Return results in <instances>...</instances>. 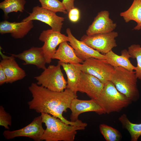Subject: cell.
<instances>
[{
	"mask_svg": "<svg viewBox=\"0 0 141 141\" xmlns=\"http://www.w3.org/2000/svg\"><path fill=\"white\" fill-rule=\"evenodd\" d=\"M28 88L32 97L27 102L30 109L39 113L50 114L68 125L85 127L87 126V123L80 120L69 121L63 116V112L70 108L72 100L78 97L71 90L66 89L62 92L53 91L33 83Z\"/></svg>",
	"mask_w": 141,
	"mask_h": 141,
	"instance_id": "1",
	"label": "cell"
},
{
	"mask_svg": "<svg viewBox=\"0 0 141 141\" xmlns=\"http://www.w3.org/2000/svg\"><path fill=\"white\" fill-rule=\"evenodd\" d=\"M44 130L42 139L45 141H73L77 131L84 130L85 127L68 124L60 119L50 114H41Z\"/></svg>",
	"mask_w": 141,
	"mask_h": 141,
	"instance_id": "2",
	"label": "cell"
},
{
	"mask_svg": "<svg viewBox=\"0 0 141 141\" xmlns=\"http://www.w3.org/2000/svg\"><path fill=\"white\" fill-rule=\"evenodd\" d=\"M95 100L107 114L113 112H119L132 102L119 92L110 81L104 84L101 94Z\"/></svg>",
	"mask_w": 141,
	"mask_h": 141,
	"instance_id": "3",
	"label": "cell"
},
{
	"mask_svg": "<svg viewBox=\"0 0 141 141\" xmlns=\"http://www.w3.org/2000/svg\"><path fill=\"white\" fill-rule=\"evenodd\" d=\"M137 79L135 71L117 67H114L110 81L119 92L132 102L136 101L139 97Z\"/></svg>",
	"mask_w": 141,
	"mask_h": 141,
	"instance_id": "4",
	"label": "cell"
},
{
	"mask_svg": "<svg viewBox=\"0 0 141 141\" xmlns=\"http://www.w3.org/2000/svg\"><path fill=\"white\" fill-rule=\"evenodd\" d=\"M60 62L56 66L50 65L40 75L34 77L37 84L52 91L61 92L66 88L67 82L61 69Z\"/></svg>",
	"mask_w": 141,
	"mask_h": 141,
	"instance_id": "5",
	"label": "cell"
},
{
	"mask_svg": "<svg viewBox=\"0 0 141 141\" xmlns=\"http://www.w3.org/2000/svg\"><path fill=\"white\" fill-rule=\"evenodd\" d=\"M78 65L81 71L91 75L105 84L110 81L114 67L105 59L89 58Z\"/></svg>",
	"mask_w": 141,
	"mask_h": 141,
	"instance_id": "6",
	"label": "cell"
},
{
	"mask_svg": "<svg viewBox=\"0 0 141 141\" xmlns=\"http://www.w3.org/2000/svg\"><path fill=\"white\" fill-rule=\"evenodd\" d=\"M118 36L117 32L113 31L108 33L84 35L80 40L105 55L117 46L115 38Z\"/></svg>",
	"mask_w": 141,
	"mask_h": 141,
	"instance_id": "7",
	"label": "cell"
},
{
	"mask_svg": "<svg viewBox=\"0 0 141 141\" xmlns=\"http://www.w3.org/2000/svg\"><path fill=\"white\" fill-rule=\"evenodd\" d=\"M39 39L44 42L42 48L46 63H50L51 62L57 46L63 42L69 41L67 36L51 29L43 31Z\"/></svg>",
	"mask_w": 141,
	"mask_h": 141,
	"instance_id": "8",
	"label": "cell"
},
{
	"mask_svg": "<svg viewBox=\"0 0 141 141\" xmlns=\"http://www.w3.org/2000/svg\"><path fill=\"white\" fill-rule=\"evenodd\" d=\"M41 115L35 117L32 122L26 126L20 129L10 131L5 130L3 134L7 140L15 138L24 137H28L35 141L42 140L45 129L42 126Z\"/></svg>",
	"mask_w": 141,
	"mask_h": 141,
	"instance_id": "9",
	"label": "cell"
},
{
	"mask_svg": "<svg viewBox=\"0 0 141 141\" xmlns=\"http://www.w3.org/2000/svg\"><path fill=\"white\" fill-rule=\"evenodd\" d=\"M29 14L21 21L38 20L48 25L53 31L61 32L64 18L57 16L55 13L37 6Z\"/></svg>",
	"mask_w": 141,
	"mask_h": 141,
	"instance_id": "10",
	"label": "cell"
},
{
	"mask_svg": "<svg viewBox=\"0 0 141 141\" xmlns=\"http://www.w3.org/2000/svg\"><path fill=\"white\" fill-rule=\"evenodd\" d=\"M104 84L96 77L81 71L77 86V91L85 93L91 99L99 96Z\"/></svg>",
	"mask_w": 141,
	"mask_h": 141,
	"instance_id": "11",
	"label": "cell"
},
{
	"mask_svg": "<svg viewBox=\"0 0 141 141\" xmlns=\"http://www.w3.org/2000/svg\"><path fill=\"white\" fill-rule=\"evenodd\" d=\"M69 109L71 111L70 119L72 122L78 120L79 115L85 112H94L99 115L106 113L95 100L92 99L83 100L75 98L72 101Z\"/></svg>",
	"mask_w": 141,
	"mask_h": 141,
	"instance_id": "12",
	"label": "cell"
},
{
	"mask_svg": "<svg viewBox=\"0 0 141 141\" xmlns=\"http://www.w3.org/2000/svg\"><path fill=\"white\" fill-rule=\"evenodd\" d=\"M109 14V12L106 10L98 12L87 30L86 34L91 35L113 31L117 25L110 18Z\"/></svg>",
	"mask_w": 141,
	"mask_h": 141,
	"instance_id": "13",
	"label": "cell"
},
{
	"mask_svg": "<svg viewBox=\"0 0 141 141\" xmlns=\"http://www.w3.org/2000/svg\"><path fill=\"white\" fill-rule=\"evenodd\" d=\"M66 32L68 38L69 44L74 49L77 56L80 59L83 61L91 57L106 59V57L104 55L77 39L72 34L70 28L67 29Z\"/></svg>",
	"mask_w": 141,
	"mask_h": 141,
	"instance_id": "14",
	"label": "cell"
},
{
	"mask_svg": "<svg viewBox=\"0 0 141 141\" xmlns=\"http://www.w3.org/2000/svg\"><path fill=\"white\" fill-rule=\"evenodd\" d=\"M0 54L2 59L0 62V66L2 67L6 76V83L12 84L22 79L26 76L25 70L19 66L14 57L5 56L1 52V49Z\"/></svg>",
	"mask_w": 141,
	"mask_h": 141,
	"instance_id": "15",
	"label": "cell"
},
{
	"mask_svg": "<svg viewBox=\"0 0 141 141\" xmlns=\"http://www.w3.org/2000/svg\"><path fill=\"white\" fill-rule=\"evenodd\" d=\"M32 21L20 22H11L6 20L0 22V33L1 34L10 33L16 39L24 38L33 28Z\"/></svg>",
	"mask_w": 141,
	"mask_h": 141,
	"instance_id": "16",
	"label": "cell"
},
{
	"mask_svg": "<svg viewBox=\"0 0 141 141\" xmlns=\"http://www.w3.org/2000/svg\"><path fill=\"white\" fill-rule=\"evenodd\" d=\"M11 55L24 61V65L36 66L38 68L45 69L46 61L42 47H33L18 54H10Z\"/></svg>",
	"mask_w": 141,
	"mask_h": 141,
	"instance_id": "17",
	"label": "cell"
},
{
	"mask_svg": "<svg viewBox=\"0 0 141 141\" xmlns=\"http://www.w3.org/2000/svg\"><path fill=\"white\" fill-rule=\"evenodd\" d=\"M52 59L58 60L65 63L74 64L82 63L83 61L77 56L73 48L67 41L59 44Z\"/></svg>",
	"mask_w": 141,
	"mask_h": 141,
	"instance_id": "18",
	"label": "cell"
},
{
	"mask_svg": "<svg viewBox=\"0 0 141 141\" xmlns=\"http://www.w3.org/2000/svg\"><path fill=\"white\" fill-rule=\"evenodd\" d=\"M121 54L119 55L111 50L104 55L107 63L114 67H121L130 71L135 70L136 67L131 63L129 60L131 57L128 50L124 49Z\"/></svg>",
	"mask_w": 141,
	"mask_h": 141,
	"instance_id": "19",
	"label": "cell"
},
{
	"mask_svg": "<svg viewBox=\"0 0 141 141\" xmlns=\"http://www.w3.org/2000/svg\"><path fill=\"white\" fill-rule=\"evenodd\" d=\"M59 61L67 77L66 89H70L77 94V86L80 79L81 70L78 64L65 63Z\"/></svg>",
	"mask_w": 141,
	"mask_h": 141,
	"instance_id": "20",
	"label": "cell"
},
{
	"mask_svg": "<svg viewBox=\"0 0 141 141\" xmlns=\"http://www.w3.org/2000/svg\"><path fill=\"white\" fill-rule=\"evenodd\" d=\"M120 15L123 18L126 22L131 20L135 21L137 25L133 30H140L141 29V0H133L129 8L121 13Z\"/></svg>",
	"mask_w": 141,
	"mask_h": 141,
	"instance_id": "21",
	"label": "cell"
},
{
	"mask_svg": "<svg viewBox=\"0 0 141 141\" xmlns=\"http://www.w3.org/2000/svg\"><path fill=\"white\" fill-rule=\"evenodd\" d=\"M119 120L122 127L129 132L131 141H137L141 136V123L134 124L131 122L125 114L121 115Z\"/></svg>",
	"mask_w": 141,
	"mask_h": 141,
	"instance_id": "22",
	"label": "cell"
},
{
	"mask_svg": "<svg viewBox=\"0 0 141 141\" xmlns=\"http://www.w3.org/2000/svg\"><path fill=\"white\" fill-rule=\"evenodd\" d=\"M26 0H4L0 3V8L4 13L5 19L8 14L12 12H23L24 10Z\"/></svg>",
	"mask_w": 141,
	"mask_h": 141,
	"instance_id": "23",
	"label": "cell"
},
{
	"mask_svg": "<svg viewBox=\"0 0 141 141\" xmlns=\"http://www.w3.org/2000/svg\"><path fill=\"white\" fill-rule=\"evenodd\" d=\"M100 132L107 141H119L121 140L122 136L117 129L104 124L99 125Z\"/></svg>",
	"mask_w": 141,
	"mask_h": 141,
	"instance_id": "24",
	"label": "cell"
},
{
	"mask_svg": "<svg viewBox=\"0 0 141 141\" xmlns=\"http://www.w3.org/2000/svg\"><path fill=\"white\" fill-rule=\"evenodd\" d=\"M128 51L131 58L136 59L137 64L135 72L137 79L141 80V46L131 45L128 47Z\"/></svg>",
	"mask_w": 141,
	"mask_h": 141,
	"instance_id": "25",
	"label": "cell"
},
{
	"mask_svg": "<svg viewBox=\"0 0 141 141\" xmlns=\"http://www.w3.org/2000/svg\"><path fill=\"white\" fill-rule=\"evenodd\" d=\"M41 7L55 13L60 12L64 14L68 13L62 3L59 0H38Z\"/></svg>",
	"mask_w": 141,
	"mask_h": 141,
	"instance_id": "26",
	"label": "cell"
},
{
	"mask_svg": "<svg viewBox=\"0 0 141 141\" xmlns=\"http://www.w3.org/2000/svg\"><path fill=\"white\" fill-rule=\"evenodd\" d=\"M11 116L5 110L3 106H0V126L4 127L7 130H9V126H11Z\"/></svg>",
	"mask_w": 141,
	"mask_h": 141,
	"instance_id": "27",
	"label": "cell"
},
{
	"mask_svg": "<svg viewBox=\"0 0 141 141\" xmlns=\"http://www.w3.org/2000/svg\"><path fill=\"white\" fill-rule=\"evenodd\" d=\"M68 14L69 18L71 21L75 22L79 20L80 17V13L78 8L74 7L72 9Z\"/></svg>",
	"mask_w": 141,
	"mask_h": 141,
	"instance_id": "28",
	"label": "cell"
},
{
	"mask_svg": "<svg viewBox=\"0 0 141 141\" xmlns=\"http://www.w3.org/2000/svg\"><path fill=\"white\" fill-rule=\"evenodd\" d=\"M75 0H63L62 2L68 13L72 8L75 7Z\"/></svg>",
	"mask_w": 141,
	"mask_h": 141,
	"instance_id": "29",
	"label": "cell"
},
{
	"mask_svg": "<svg viewBox=\"0 0 141 141\" xmlns=\"http://www.w3.org/2000/svg\"><path fill=\"white\" fill-rule=\"evenodd\" d=\"M7 77L4 71L2 66H0V85L2 86L6 83Z\"/></svg>",
	"mask_w": 141,
	"mask_h": 141,
	"instance_id": "30",
	"label": "cell"
}]
</instances>
